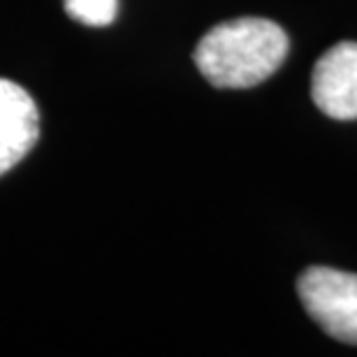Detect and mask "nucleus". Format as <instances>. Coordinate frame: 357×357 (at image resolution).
I'll return each mask as SVG.
<instances>
[{
  "label": "nucleus",
  "mask_w": 357,
  "mask_h": 357,
  "mask_svg": "<svg viewBox=\"0 0 357 357\" xmlns=\"http://www.w3.org/2000/svg\"><path fill=\"white\" fill-rule=\"evenodd\" d=\"M288 47V35L274 21L241 17L206 31L192 61L211 86L253 89L281 68Z\"/></svg>",
  "instance_id": "f257e3e1"
},
{
  "label": "nucleus",
  "mask_w": 357,
  "mask_h": 357,
  "mask_svg": "<svg viewBox=\"0 0 357 357\" xmlns=\"http://www.w3.org/2000/svg\"><path fill=\"white\" fill-rule=\"evenodd\" d=\"M297 295L332 339L357 346V274L309 267L297 281Z\"/></svg>",
  "instance_id": "f03ea898"
},
{
  "label": "nucleus",
  "mask_w": 357,
  "mask_h": 357,
  "mask_svg": "<svg viewBox=\"0 0 357 357\" xmlns=\"http://www.w3.org/2000/svg\"><path fill=\"white\" fill-rule=\"evenodd\" d=\"M311 98L330 119H357V42H339L320 56L311 77Z\"/></svg>",
  "instance_id": "7ed1b4c3"
},
{
  "label": "nucleus",
  "mask_w": 357,
  "mask_h": 357,
  "mask_svg": "<svg viewBox=\"0 0 357 357\" xmlns=\"http://www.w3.org/2000/svg\"><path fill=\"white\" fill-rule=\"evenodd\" d=\"M40 139L38 102L24 86L0 79V176L14 169Z\"/></svg>",
  "instance_id": "20e7f679"
},
{
  "label": "nucleus",
  "mask_w": 357,
  "mask_h": 357,
  "mask_svg": "<svg viewBox=\"0 0 357 357\" xmlns=\"http://www.w3.org/2000/svg\"><path fill=\"white\" fill-rule=\"evenodd\" d=\"M70 19L84 26H109L116 19L119 0H63Z\"/></svg>",
  "instance_id": "39448f33"
}]
</instances>
